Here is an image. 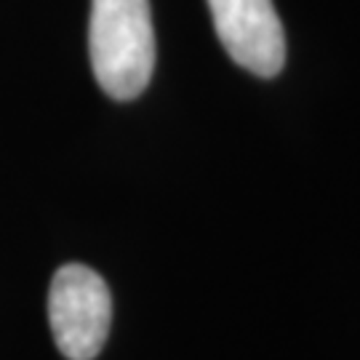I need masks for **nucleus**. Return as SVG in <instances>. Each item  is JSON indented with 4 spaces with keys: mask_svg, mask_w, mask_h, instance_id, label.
I'll return each mask as SVG.
<instances>
[{
    "mask_svg": "<svg viewBox=\"0 0 360 360\" xmlns=\"http://www.w3.org/2000/svg\"><path fill=\"white\" fill-rule=\"evenodd\" d=\"M89 53L107 96L117 102L136 99L155 70L150 0H91Z\"/></svg>",
    "mask_w": 360,
    "mask_h": 360,
    "instance_id": "nucleus-1",
    "label": "nucleus"
},
{
    "mask_svg": "<svg viewBox=\"0 0 360 360\" xmlns=\"http://www.w3.org/2000/svg\"><path fill=\"white\" fill-rule=\"evenodd\" d=\"M49 321L56 347L67 360L96 358L112 323V296L102 275L83 264L62 267L51 281Z\"/></svg>",
    "mask_w": 360,
    "mask_h": 360,
    "instance_id": "nucleus-2",
    "label": "nucleus"
},
{
    "mask_svg": "<svg viewBox=\"0 0 360 360\" xmlns=\"http://www.w3.org/2000/svg\"><path fill=\"white\" fill-rule=\"evenodd\" d=\"M217 35L235 65L275 77L285 65V32L272 0H208Z\"/></svg>",
    "mask_w": 360,
    "mask_h": 360,
    "instance_id": "nucleus-3",
    "label": "nucleus"
}]
</instances>
